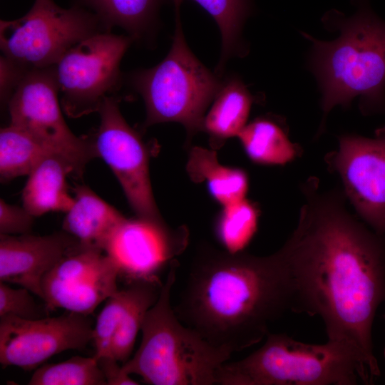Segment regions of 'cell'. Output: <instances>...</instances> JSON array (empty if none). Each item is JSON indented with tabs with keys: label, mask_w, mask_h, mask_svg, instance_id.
Returning a JSON list of instances; mask_svg holds the SVG:
<instances>
[{
	"label": "cell",
	"mask_w": 385,
	"mask_h": 385,
	"mask_svg": "<svg viewBox=\"0 0 385 385\" xmlns=\"http://www.w3.org/2000/svg\"><path fill=\"white\" fill-rule=\"evenodd\" d=\"M128 298V287L118 289L109 297L98 315L93 327V357L97 359L110 354L113 339L118 329Z\"/></svg>",
	"instance_id": "27"
},
{
	"label": "cell",
	"mask_w": 385,
	"mask_h": 385,
	"mask_svg": "<svg viewBox=\"0 0 385 385\" xmlns=\"http://www.w3.org/2000/svg\"><path fill=\"white\" fill-rule=\"evenodd\" d=\"M32 293L21 287L15 289L8 283L0 282V317L13 315L23 319H38L44 317L46 307L37 304Z\"/></svg>",
	"instance_id": "28"
},
{
	"label": "cell",
	"mask_w": 385,
	"mask_h": 385,
	"mask_svg": "<svg viewBox=\"0 0 385 385\" xmlns=\"http://www.w3.org/2000/svg\"><path fill=\"white\" fill-rule=\"evenodd\" d=\"M125 217L115 207L85 185L75 188L74 202L66 212L63 230L75 237L82 247H104L115 229Z\"/></svg>",
	"instance_id": "16"
},
{
	"label": "cell",
	"mask_w": 385,
	"mask_h": 385,
	"mask_svg": "<svg viewBox=\"0 0 385 385\" xmlns=\"http://www.w3.org/2000/svg\"><path fill=\"white\" fill-rule=\"evenodd\" d=\"M70 174L75 170L63 158L51 155L44 158L28 175L22 191L23 207L34 217L50 212H66L74 202L66 181Z\"/></svg>",
	"instance_id": "17"
},
{
	"label": "cell",
	"mask_w": 385,
	"mask_h": 385,
	"mask_svg": "<svg viewBox=\"0 0 385 385\" xmlns=\"http://www.w3.org/2000/svg\"><path fill=\"white\" fill-rule=\"evenodd\" d=\"M171 48L156 66L133 72L130 82L143 99L144 127L176 122L182 124L188 140L202 130L205 112L222 81L205 67L186 43L179 11Z\"/></svg>",
	"instance_id": "6"
},
{
	"label": "cell",
	"mask_w": 385,
	"mask_h": 385,
	"mask_svg": "<svg viewBox=\"0 0 385 385\" xmlns=\"http://www.w3.org/2000/svg\"><path fill=\"white\" fill-rule=\"evenodd\" d=\"M254 98L240 79L232 77L222 83L205 114L202 130L210 136L212 148L239 135L247 125Z\"/></svg>",
	"instance_id": "18"
},
{
	"label": "cell",
	"mask_w": 385,
	"mask_h": 385,
	"mask_svg": "<svg viewBox=\"0 0 385 385\" xmlns=\"http://www.w3.org/2000/svg\"><path fill=\"white\" fill-rule=\"evenodd\" d=\"M107 31L91 11L69 9L53 0H35L19 19L0 21L3 55L29 69L54 66L63 54L83 39Z\"/></svg>",
	"instance_id": "7"
},
{
	"label": "cell",
	"mask_w": 385,
	"mask_h": 385,
	"mask_svg": "<svg viewBox=\"0 0 385 385\" xmlns=\"http://www.w3.org/2000/svg\"><path fill=\"white\" fill-rule=\"evenodd\" d=\"M98 112L100 125L92 141L96 156L118 179L136 217L164 222L153 193L149 153L140 134L122 115L115 96L107 98Z\"/></svg>",
	"instance_id": "10"
},
{
	"label": "cell",
	"mask_w": 385,
	"mask_h": 385,
	"mask_svg": "<svg viewBox=\"0 0 385 385\" xmlns=\"http://www.w3.org/2000/svg\"><path fill=\"white\" fill-rule=\"evenodd\" d=\"M188 240L185 225L173 229L165 222L136 217L125 218L115 229L103 251L128 282L160 280V272L184 252Z\"/></svg>",
	"instance_id": "14"
},
{
	"label": "cell",
	"mask_w": 385,
	"mask_h": 385,
	"mask_svg": "<svg viewBox=\"0 0 385 385\" xmlns=\"http://www.w3.org/2000/svg\"><path fill=\"white\" fill-rule=\"evenodd\" d=\"M34 217L24 207H20L0 200V234L19 235L30 233Z\"/></svg>",
	"instance_id": "29"
},
{
	"label": "cell",
	"mask_w": 385,
	"mask_h": 385,
	"mask_svg": "<svg viewBox=\"0 0 385 385\" xmlns=\"http://www.w3.org/2000/svg\"><path fill=\"white\" fill-rule=\"evenodd\" d=\"M186 171L192 181L205 182L210 195L222 206L246 198L249 188L247 173L242 169L220 164L215 150L192 148Z\"/></svg>",
	"instance_id": "19"
},
{
	"label": "cell",
	"mask_w": 385,
	"mask_h": 385,
	"mask_svg": "<svg viewBox=\"0 0 385 385\" xmlns=\"http://www.w3.org/2000/svg\"><path fill=\"white\" fill-rule=\"evenodd\" d=\"M119 272L104 251L81 246L61 259L43 277L47 310L63 309L89 315L118 290Z\"/></svg>",
	"instance_id": "13"
},
{
	"label": "cell",
	"mask_w": 385,
	"mask_h": 385,
	"mask_svg": "<svg viewBox=\"0 0 385 385\" xmlns=\"http://www.w3.org/2000/svg\"><path fill=\"white\" fill-rule=\"evenodd\" d=\"M134 41L130 36L101 31L68 49L54 65L61 102L71 117L98 111L120 88V64Z\"/></svg>",
	"instance_id": "8"
},
{
	"label": "cell",
	"mask_w": 385,
	"mask_h": 385,
	"mask_svg": "<svg viewBox=\"0 0 385 385\" xmlns=\"http://www.w3.org/2000/svg\"><path fill=\"white\" fill-rule=\"evenodd\" d=\"M324 161L341 178L342 190L359 217L385 236V125L373 138L340 135L339 148L327 153Z\"/></svg>",
	"instance_id": "11"
},
{
	"label": "cell",
	"mask_w": 385,
	"mask_h": 385,
	"mask_svg": "<svg viewBox=\"0 0 385 385\" xmlns=\"http://www.w3.org/2000/svg\"><path fill=\"white\" fill-rule=\"evenodd\" d=\"M290 276L281 250L267 256L197 250L173 307L179 319L232 354L261 342L292 311Z\"/></svg>",
	"instance_id": "2"
},
{
	"label": "cell",
	"mask_w": 385,
	"mask_h": 385,
	"mask_svg": "<svg viewBox=\"0 0 385 385\" xmlns=\"http://www.w3.org/2000/svg\"><path fill=\"white\" fill-rule=\"evenodd\" d=\"M51 155L56 154L11 125L0 130V177L2 182L28 176L39 163Z\"/></svg>",
	"instance_id": "23"
},
{
	"label": "cell",
	"mask_w": 385,
	"mask_h": 385,
	"mask_svg": "<svg viewBox=\"0 0 385 385\" xmlns=\"http://www.w3.org/2000/svg\"><path fill=\"white\" fill-rule=\"evenodd\" d=\"M92 324L88 315L72 312L32 319L1 317V364L33 370L64 351L83 349L93 339Z\"/></svg>",
	"instance_id": "12"
},
{
	"label": "cell",
	"mask_w": 385,
	"mask_h": 385,
	"mask_svg": "<svg viewBox=\"0 0 385 385\" xmlns=\"http://www.w3.org/2000/svg\"><path fill=\"white\" fill-rule=\"evenodd\" d=\"M237 138L249 159L259 165H283L303 153L302 147L289 138L283 123L273 117L255 119Z\"/></svg>",
	"instance_id": "20"
},
{
	"label": "cell",
	"mask_w": 385,
	"mask_h": 385,
	"mask_svg": "<svg viewBox=\"0 0 385 385\" xmlns=\"http://www.w3.org/2000/svg\"><path fill=\"white\" fill-rule=\"evenodd\" d=\"M103 374L106 385H137L139 383L126 374L118 361L110 355L96 359Z\"/></svg>",
	"instance_id": "31"
},
{
	"label": "cell",
	"mask_w": 385,
	"mask_h": 385,
	"mask_svg": "<svg viewBox=\"0 0 385 385\" xmlns=\"http://www.w3.org/2000/svg\"><path fill=\"white\" fill-rule=\"evenodd\" d=\"M81 246L63 230L43 236L0 234V282L25 287L43 299L45 275Z\"/></svg>",
	"instance_id": "15"
},
{
	"label": "cell",
	"mask_w": 385,
	"mask_h": 385,
	"mask_svg": "<svg viewBox=\"0 0 385 385\" xmlns=\"http://www.w3.org/2000/svg\"><path fill=\"white\" fill-rule=\"evenodd\" d=\"M368 384L355 354L346 346L327 341L312 344L286 334L270 332L264 344L238 361H226L217 371L220 385Z\"/></svg>",
	"instance_id": "5"
},
{
	"label": "cell",
	"mask_w": 385,
	"mask_h": 385,
	"mask_svg": "<svg viewBox=\"0 0 385 385\" xmlns=\"http://www.w3.org/2000/svg\"><path fill=\"white\" fill-rule=\"evenodd\" d=\"M29 385H106L103 374L93 357L73 356L36 369Z\"/></svg>",
	"instance_id": "26"
},
{
	"label": "cell",
	"mask_w": 385,
	"mask_h": 385,
	"mask_svg": "<svg viewBox=\"0 0 385 385\" xmlns=\"http://www.w3.org/2000/svg\"><path fill=\"white\" fill-rule=\"evenodd\" d=\"M222 207L215 222V235L225 250L242 252L256 233L258 208L246 198Z\"/></svg>",
	"instance_id": "25"
},
{
	"label": "cell",
	"mask_w": 385,
	"mask_h": 385,
	"mask_svg": "<svg viewBox=\"0 0 385 385\" xmlns=\"http://www.w3.org/2000/svg\"><path fill=\"white\" fill-rule=\"evenodd\" d=\"M29 69L4 55L0 58V94L1 101L7 106Z\"/></svg>",
	"instance_id": "30"
},
{
	"label": "cell",
	"mask_w": 385,
	"mask_h": 385,
	"mask_svg": "<svg viewBox=\"0 0 385 385\" xmlns=\"http://www.w3.org/2000/svg\"><path fill=\"white\" fill-rule=\"evenodd\" d=\"M384 317L385 319V314L384 315ZM384 358H385V347H384Z\"/></svg>",
	"instance_id": "32"
},
{
	"label": "cell",
	"mask_w": 385,
	"mask_h": 385,
	"mask_svg": "<svg viewBox=\"0 0 385 385\" xmlns=\"http://www.w3.org/2000/svg\"><path fill=\"white\" fill-rule=\"evenodd\" d=\"M58 94L54 66L30 70L7 105L10 125L65 159L81 175L97 156L92 141L78 137L66 124Z\"/></svg>",
	"instance_id": "9"
},
{
	"label": "cell",
	"mask_w": 385,
	"mask_h": 385,
	"mask_svg": "<svg viewBox=\"0 0 385 385\" xmlns=\"http://www.w3.org/2000/svg\"><path fill=\"white\" fill-rule=\"evenodd\" d=\"M162 286L160 280L128 282L127 304L109 354L119 363L124 364L130 359L145 314L158 300Z\"/></svg>",
	"instance_id": "22"
},
{
	"label": "cell",
	"mask_w": 385,
	"mask_h": 385,
	"mask_svg": "<svg viewBox=\"0 0 385 385\" xmlns=\"http://www.w3.org/2000/svg\"><path fill=\"white\" fill-rule=\"evenodd\" d=\"M304 202L280 248L293 292L292 312L319 316L329 341L351 349L371 384L380 376L373 322L385 302V236L346 208L339 188L302 183Z\"/></svg>",
	"instance_id": "1"
},
{
	"label": "cell",
	"mask_w": 385,
	"mask_h": 385,
	"mask_svg": "<svg viewBox=\"0 0 385 385\" xmlns=\"http://www.w3.org/2000/svg\"><path fill=\"white\" fill-rule=\"evenodd\" d=\"M178 267L177 260L170 265L159 297L142 324L140 344L122 368L152 385L216 384L217 371L232 353L213 346L176 315L170 299Z\"/></svg>",
	"instance_id": "4"
},
{
	"label": "cell",
	"mask_w": 385,
	"mask_h": 385,
	"mask_svg": "<svg viewBox=\"0 0 385 385\" xmlns=\"http://www.w3.org/2000/svg\"><path fill=\"white\" fill-rule=\"evenodd\" d=\"M337 27L340 35L331 41L303 34L312 42L309 66L322 95L324 115L317 135L334 106L347 108L356 98L364 115L385 111V22L364 2Z\"/></svg>",
	"instance_id": "3"
},
{
	"label": "cell",
	"mask_w": 385,
	"mask_h": 385,
	"mask_svg": "<svg viewBox=\"0 0 385 385\" xmlns=\"http://www.w3.org/2000/svg\"><path fill=\"white\" fill-rule=\"evenodd\" d=\"M163 0H78L93 12L107 31L115 27L126 31L134 41L151 30Z\"/></svg>",
	"instance_id": "21"
},
{
	"label": "cell",
	"mask_w": 385,
	"mask_h": 385,
	"mask_svg": "<svg viewBox=\"0 0 385 385\" xmlns=\"http://www.w3.org/2000/svg\"><path fill=\"white\" fill-rule=\"evenodd\" d=\"M179 10L184 0H173ZM202 7L217 23L221 34V56L217 73L220 74L229 58L238 53L241 48L242 28L250 12V0H191Z\"/></svg>",
	"instance_id": "24"
}]
</instances>
